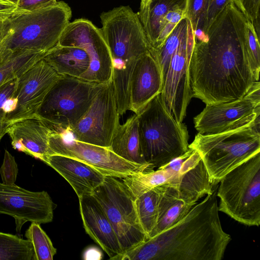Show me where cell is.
Here are the masks:
<instances>
[{
	"mask_svg": "<svg viewBox=\"0 0 260 260\" xmlns=\"http://www.w3.org/2000/svg\"><path fill=\"white\" fill-rule=\"evenodd\" d=\"M246 20L233 1L205 39L196 41L189 63L192 97L206 105L229 102L243 98L257 82L246 46Z\"/></svg>",
	"mask_w": 260,
	"mask_h": 260,
	"instance_id": "1",
	"label": "cell"
},
{
	"mask_svg": "<svg viewBox=\"0 0 260 260\" xmlns=\"http://www.w3.org/2000/svg\"><path fill=\"white\" fill-rule=\"evenodd\" d=\"M217 186L180 221L124 253L120 260L222 259L231 237L221 224Z\"/></svg>",
	"mask_w": 260,
	"mask_h": 260,
	"instance_id": "2",
	"label": "cell"
},
{
	"mask_svg": "<svg viewBox=\"0 0 260 260\" xmlns=\"http://www.w3.org/2000/svg\"><path fill=\"white\" fill-rule=\"evenodd\" d=\"M196 42L189 20H181L163 44L154 50L162 72L161 95L176 120L182 122L192 97L189 75V63Z\"/></svg>",
	"mask_w": 260,
	"mask_h": 260,
	"instance_id": "3",
	"label": "cell"
},
{
	"mask_svg": "<svg viewBox=\"0 0 260 260\" xmlns=\"http://www.w3.org/2000/svg\"><path fill=\"white\" fill-rule=\"evenodd\" d=\"M137 115L141 152L145 161L153 169L169 163L188 150L187 127L176 120L160 93Z\"/></svg>",
	"mask_w": 260,
	"mask_h": 260,
	"instance_id": "4",
	"label": "cell"
},
{
	"mask_svg": "<svg viewBox=\"0 0 260 260\" xmlns=\"http://www.w3.org/2000/svg\"><path fill=\"white\" fill-rule=\"evenodd\" d=\"M259 118L221 133H198L188 148L199 154L214 186L229 172L260 152Z\"/></svg>",
	"mask_w": 260,
	"mask_h": 260,
	"instance_id": "5",
	"label": "cell"
},
{
	"mask_svg": "<svg viewBox=\"0 0 260 260\" xmlns=\"http://www.w3.org/2000/svg\"><path fill=\"white\" fill-rule=\"evenodd\" d=\"M72 12L63 1L29 12H16L7 17V33L0 47L48 52L56 46L70 22Z\"/></svg>",
	"mask_w": 260,
	"mask_h": 260,
	"instance_id": "6",
	"label": "cell"
},
{
	"mask_svg": "<svg viewBox=\"0 0 260 260\" xmlns=\"http://www.w3.org/2000/svg\"><path fill=\"white\" fill-rule=\"evenodd\" d=\"M101 28L112 58V74L132 73L137 59L151 46L138 13L120 6L100 15Z\"/></svg>",
	"mask_w": 260,
	"mask_h": 260,
	"instance_id": "7",
	"label": "cell"
},
{
	"mask_svg": "<svg viewBox=\"0 0 260 260\" xmlns=\"http://www.w3.org/2000/svg\"><path fill=\"white\" fill-rule=\"evenodd\" d=\"M216 196L218 211L248 226L260 224V152L226 174Z\"/></svg>",
	"mask_w": 260,
	"mask_h": 260,
	"instance_id": "8",
	"label": "cell"
},
{
	"mask_svg": "<svg viewBox=\"0 0 260 260\" xmlns=\"http://www.w3.org/2000/svg\"><path fill=\"white\" fill-rule=\"evenodd\" d=\"M102 84L61 76L46 95L37 115L49 128L68 133L86 112Z\"/></svg>",
	"mask_w": 260,
	"mask_h": 260,
	"instance_id": "9",
	"label": "cell"
},
{
	"mask_svg": "<svg viewBox=\"0 0 260 260\" xmlns=\"http://www.w3.org/2000/svg\"><path fill=\"white\" fill-rule=\"evenodd\" d=\"M159 188L156 224L148 239L182 219L200 199L212 193L213 186L201 160L191 164L179 182L164 184Z\"/></svg>",
	"mask_w": 260,
	"mask_h": 260,
	"instance_id": "10",
	"label": "cell"
},
{
	"mask_svg": "<svg viewBox=\"0 0 260 260\" xmlns=\"http://www.w3.org/2000/svg\"><path fill=\"white\" fill-rule=\"evenodd\" d=\"M92 194L104 209L123 254L147 239L139 220L135 199L120 178L106 176Z\"/></svg>",
	"mask_w": 260,
	"mask_h": 260,
	"instance_id": "11",
	"label": "cell"
},
{
	"mask_svg": "<svg viewBox=\"0 0 260 260\" xmlns=\"http://www.w3.org/2000/svg\"><path fill=\"white\" fill-rule=\"evenodd\" d=\"M48 128L50 155L59 154L75 158L106 176L118 178L153 171L147 166L125 160L109 148L82 142L74 139L68 133Z\"/></svg>",
	"mask_w": 260,
	"mask_h": 260,
	"instance_id": "12",
	"label": "cell"
},
{
	"mask_svg": "<svg viewBox=\"0 0 260 260\" xmlns=\"http://www.w3.org/2000/svg\"><path fill=\"white\" fill-rule=\"evenodd\" d=\"M119 117L111 78L101 85L86 112L67 133L78 141L110 148Z\"/></svg>",
	"mask_w": 260,
	"mask_h": 260,
	"instance_id": "13",
	"label": "cell"
},
{
	"mask_svg": "<svg viewBox=\"0 0 260 260\" xmlns=\"http://www.w3.org/2000/svg\"><path fill=\"white\" fill-rule=\"evenodd\" d=\"M58 44L78 47L88 54V70L79 78L96 84L109 81L112 76V58L101 28L89 20L79 18L70 22Z\"/></svg>",
	"mask_w": 260,
	"mask_h": 260,
	"instance_id": "14",
	"label": "cell"
},
{
	"mask_svg": "<svg viewBox=\"0 0 260 260\" xmlns=\"http://www.w3.org/2000/svg\"><path fill=\"white\" fill-rule=\"evenodd\" d=\"M259 81L254 83L243 98L233 101L206 105L194 118L198 133L210 135L233 130L259 118Z\"/></svg>",
	"mask_w": 260,
	"mask_h": 260,
	"instance_id": "15",
	"label": "cell"
},
{
	"mask_svg": "<svg viewBox=\"0 0 260 260\" xmlns=\"http://www.w3.org/2000/svg\"><path fill=\"white\" fill-rule=\"evenodd\" d=\"M55 208L45 191H31L15 183L7 185L0 182V213L14 218L18 232L27 221L39 224L51 222Z\"/></svg>",
	"mask_w": 260,
	"mask_h": 260,
	"instance_id": "16",
	"label": "cell"
},
{
	"mask_svg": "<svg viewBox=\"0 0 260 260\" xmlns=\"http://www.w3.org/2000/svg\"><path fill=\"white\" fill-rule=\"evenodd\" d=\"M62 76L43 59L18 79L13 95L15 109L8 121H16L37 115L46 95Z\"/></svg>",
	"mask_w": 260,
	"mask_h": 260,
	"instance_id": "17",
	"label": "cell"
},
{
	"mask_svg": "<svg viewBox=\"0 0 260 260\" xmlns=\"http://www.w3.org/2000/svg\"><path fill=\"white\" fill-rule=\"evenodd\" d=\"M86 233L111 259L120 260L123 252L115 230L104 209L92 194L78 198Z\"/></svg>",
	"mask_w": 260,
	"mask_h": 260,
	"instance_id": "18",
	"label": "cell"
},
{
	"mask_svg": "<svg viewBox=\"0 0 260 260\" xmlns=\"http://www.w3.org/2000/svg\"><path fill=\"white\" fill-rule=\"evenodd\" d=\"M162 88L161 70L150 49L137 59L133 69L130 82V110L138 114L161 93Z\"/></svg>",
	"mask_w": 260,
	"mask_h": 260,
	"instance_id": "19",
	"label": "cell"
},
{
	"mask_svg": "<svg viewBox=\"0 0 260 260\" xmlns=\"http://www.w3.org/2000/svg\"><path fill=\"white\" fill-rule=\"evenodd\" d=\"M49 128L37 115L13 122L7 134L14 149L44 161L50 155Z\"/></svg>",
	"mask_w": 260,
	"mask_h": 260,
	"instance_id": "20",
	"label": "cell"
},
{
	"mask_svg": "<svg viewBox=\"0 0 260 260\" xmlns=\"http://www.w3.org/2000/svg\"><path fill=\"white\" fill-rule=\"evenodd\" d=\"M44 162L65 179L78 198L92 194L94 189L103 183L106 177L88 164L67 156L49 155Z\"/></svg>",
	"mask_w": 260,
	"mask_h": 260,
	"instance_id": "21",
	"label": "cell"
},
{
	"mask_svg": "<svg viewBox=\"0 0 260 260\" xmlns=\"http://www.w3.org/2000/svg\"><path fill=\"white\" fill-rule=\"evenodd\" d=\"M185 156L184 154L156 170L140 172L120 179L135 200L156 186L178 182L184 170Z\"/></svg>",
	"mask_w": 260,
	"mask_h": 260,
	"instance_id": "22",
	"label": "cell"
},
{
	"mask_svg": "<svg viewBox=\"0 0 260 260\" xmlns=\"http://www.w3.org/2000/svg\"><path fill=\"white\" fill-rule=\"evenodd\" d=\"M110 149L119 156L131 162L154 169L145 160L141 149L138 119L136 114L117 126Z\"/></svg>",
	"mask_w": 260,
	"mask_h": 260,
	"instance_id": "23",
	"label": "cell"
},
{
	"mask_svg": "<svg viewBox=\"0 0 260 260\" xmlns=\"http://www.w3.org/2000/svg\"><path fill=\"white\" fill-rule=\"evenodd\" d=\"M59 75L79 78L88 70L90 59L83 49L57 43L44 57Z\"/></svg>",
	"mask_w": 260,
	"mask_h": 260,
	"instance_id": "24",
	"label": "cell"
},
{
	"mask_svg": "<svg viewBox=\"0 0 260 260\" xmlns=\"http://www.w3.org/2000/svg\"><path fill=\"white\" fill-rule=\"evenodd\" d=\"M49 52L11 50L0 47V86L20 77Z\"/></svg>",
	"mask_w": 260,
	"mask_h": 260,
	"instance_id": "25",
	"label": "cell"
},
{
	"mask_svg": "<svg viewBox=\"0 0 260 260\" xmlns=\"http://www.w3.org/2000/svg\"><path fill=\"white\" fill-rule=\"evenodd\" d=\"M186 3V0H151L140 7V20L151 47H155L164 17L174 8Z\"/></svg>",
	"mask_w": 260,
	"mask_h": 260,
	"instance_id": "26",
	"label": "cell"
},
{
	"mask_svg": "<svg viewBox=\"0 0 260 260\" xmlns=\"http://www.w3.org/2000/svg\"><path fill=\"white\" fill-rule=\"evenodd\" d=\"M159 198V188L158 186L135 200L139 220L147 239L156 224Z\"/></svg>",
	"mask_w": 260,
	"mask_h": 260,
	"instance_id": "27",
	"label": "cell"
},
{
	"mask_svg": "<svg viewBox=\"0 0 260 260\" xmlns=\"http://www.w3.org/2000/svg\"><path fill=\"white\" fill-rule=\"evenodd\" d=\"M34 255L30 241L0 232V260H32Z\"/></svg>",
	"mask_w": 260,
	"mask_h": 260,
	"instance_id": "28",
	"label": "cell"
},
{
	"mask_svg": "<svg viewBox=\"0 0 260 260\" xmlns=\"http://www.w3.org/2000/svg\"><path fill=\"white\" fill-rule=\"evenodd\" d=\"M26 239L30 241L34 249L32 260H52L56 249L40 224L32 222L25 233Z\"/></svg>",
	"mask_w": 260,
	"mask_h": 260,
	"instance_id": "29",
	"label": "cell"
},
{
	"mask_svg": "<svg viewBox=\"0 0 260 260\" xmlns=\"http://www.w3.org/2000/svg\"><path fill=\"white\" fill-rule=\"evenodd\" d=\"M208 0H186V18L189 20L196 41L206 37Z\"/></svg>",
	"mask_w": 260,
	"mask_h": 260,
	"instance_id": "30",
	"label": "cell"
},
{
	"mask_svg": "<svg viewBox=\"0 0 260 260\" xmlns=\"http://www.w3.org/2000/svg\"><path fill=\"white\" fill-rule=\"evenodd\" d=\"M245 34L251 69L256 81H258L260 71V38L253 24L248 20L245 23Z\"/></svg>",
	"mask_w": 260,
	"mask_h": 260,
	"instance_id": "31",
	"label": "cell"
},
{
	"mask_svg": "<svg viewBox=\"0 0 260 260\" xmlns=\"http://www.w3.org/2000/svg\"><path fill=\"white\" fill-rule=\"evenodd\" d=\"M238 10L254 26L260 38V0H233Z\"/></svg>",
	"mask_w": 260,
	"mask_h": 260,
	"instance_id": "32",
	"label": "cell"
},
{
	"mask_svg": "<svg viewBox=\"0 0 260 260\" xmlns=\"http://www.w3.org/2000/svg\"><path fill=\"white\" fill-rule=\"evenodd\" d=\"M18 171L17 164L14 157L6 150L3 163L0 168V174L3 183L7 185L14 184L16 180Z\"/></svg>",
	"mask_w": 260,
	"mask_h": 260,
	"instance_id": "33",
	"label": "cell"
},
{
	"mask_svg": "<svg viewBox=\"0 0 260 260\" xmlns=\"http://www.w3.org/2000/svg\"><path fill=\"white\" fill-rule=\"evenodd\" d=\"M18 78L9 81L0 86V122L6 121V108L9 100L13 95Z\"/></svg>",
	"mask_w": 260,
	"mask_h": 260,
	"instance_id": "34",
	"label": "cell"
},
{
	"mask_svg": "<svg viewBox=\"0 0 260 260\" xmlns=\"http://www.w3.org/2000/svg\"><path fill=\"white\" fill-rule=\"evenodd\" d=\"M233 1V0H208L206 33L212 23L225 8Z\"/></svg>",
	"mask_w": 260,
	"mask_h": 260,
	"instance_id": "35",
	"label": "cell"
},
{
	"mask_svg": "<svg viewBox=\"0 0 260 260\" xmlns=\"http://www.w3.org/2000/svg\"><path fill=\"white\" fill-rule=\"evenodd\" d=\"M59 0H20L16 12H29L52 5Z\"/></svg>",
	"mask_w": 260,
	"mask_h": 260,
	"instance_id": "36",
	"label": "cell"
},
{
	"mask_svg": "<svg viewBox=\"0 0 260 260\" xmlns=\"http://www.w3.org/2000/svg\"><path fill=\"white\" fill-rule=\"evenodd\" d=\"M16 6L0 0V17H8L16 12Z\"/></svg>",
	"mask_w": 260,
	"mask_h": 260,
	"instance_id": "37",
	"label": "cell"
},
{
	"mask_svg": "<svg viewBox=\"0 0 260 260\" xmlns=\"http://www.w3.org/2000/svg\"><path fill=\"white\" fill-rule=\"evenodd\" d=\"M7 17H0V43L7 33L8 27Z\"/></svg>",
	"mask_w": 260,
	"mask_h": 260,
	"instance_id": "38",
	"label": "cell"
},
{
	"mask_svg": "<svg viewBox=\"0 0 260 260\" xmlns=\"http://www.w3.org/2000/svg\"><path fill=\"white\" fill-rule=\"evenodd\" d=\"M13 121H5L0 122V141L2 138L7 134L9 126L13 123Z\"/></svg>",
	"mask_w": 260,
	"mask_h": 260,
	"instance_id": "39",
	"label": "cell"
},
{
	"mask_svg": "<svg viewBox=\"0 0 260 260\" xmlns=\"http://www.w3.org/2000/svg\"><path fill=\"white\" fill-rule=\"evenodd\" d=\"M12 4L15 6H17L20 0H2Z\"/></svg>",
	"mask_w": 260,
	"mask_h": 260,
	"instance_id": "40",
	"label": "cell"
},
{
	"mask_svg": "<svg viewBox=\"0 0 260 260\" xmlns=\"http://www.w3.org/2000/svg\"><path fill=\"white\" fill-rule=\"evenodd\" d=\"M151 0H141L140 7H142L147 4Z\"/></svg>",
	"mask_w": 260,
	"mask_h": 260,
	"instance_id": "41",
	"label": "cell"
}]
</instances>
